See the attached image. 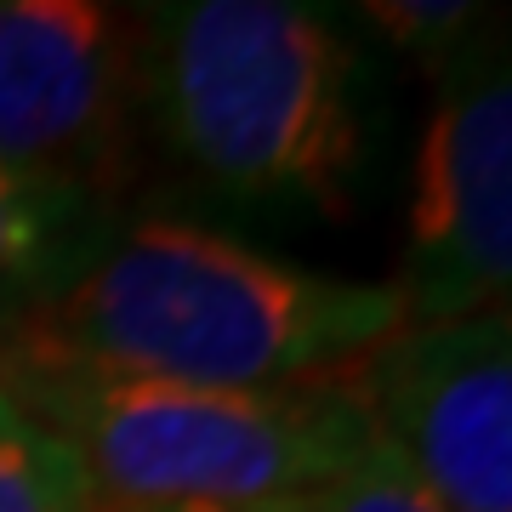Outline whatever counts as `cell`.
<instances>
[{
    "label": "cell",
    "mask_w": 512,
    "mask_h": 512,
    "mask_svg": "<svg viewBox=\"0 0 512 512\" xmlns=\"http://www.w3.org/2000/svg\"><path fill=\"white\" fill-rule=\"evenodd\" d=\"M404 325L393 279H342L217 228L148 217L0 325V365H52L228 393L342 382Z\"/></svg>",
    "instance_id": "1"
},
{
    "label": "cell",
    "mask_w": 512,
    "mask_h": 512,
    "mask_svg": "<svg viewBox=\"0 0 512 512\" xmlns=\"http://www.w3.org/2000/svg\"><path fill=\"white\" fill-rule=\"evenodd\" d=\"M154 109L205 183L342 211L365 165L359 63L342 23L296 0H194L148 23Z\"/></svg>",
    "instance_id": "2"
},
{
    "label": "cell",
    "mask_w": 512,
    "mask_h": 512,
    "mask_svg": "<svg viewBox=\"0 0 512 512\" xmlns=\"http://www.w3.org/2000/svg\"><path fill=\"white\" fill-rule=\"evenodd\" d=\"M348 376L285 393H228L0 365V393L74 450L97 490V512H245L325 484L376 444Z\"/></svg>",
    "instance_id": "3"
},
{
    "label": "cell",
    "mask_w": 512,
    "mask_h": 512,
    "mask_svg": "<svg viewBox=\"0 0 512 512\" xmlns=\"http://www.w3.org/2000/svg\"><path fill=\"white\" fill-rule=\"evenodd\" d=\"M416 143L404 217V325L507 308L512 279V74L501 52L461 46Z\"/></svg>",
    "instance_id": "4"
},
{
    "label": "cell",
    "mask_w": 512,
    "mask_h": 512,
    "mask_svg": "<svg viewBox=\"0 0 512 512\" xmlns=\"http://www.w3.org/2000/svg\"><path fill=\"white\" fill-rule=\"evenodd\" d=\"M370 439L444 512H512V330L507 308L399 325L353 365Z\"/></svg>",
    "instance_id": "5"
},
{
    "label": "cell",
    "mask_w": 512,
    "mask_h": 512,
    "mask_svg": "<svg viewBox=\"0 0 512 512\" xmlns=\"http://www.w3.org/2000/svg\"><path fill=\"white\" fill-rule=\"evenodd\" d=\"M131 18L97 0H0V160L109 200L131 148Z\"/></svg>",
    "instance_id": "6"
},
{
    "label": "cell",
    "mask_w": 512,
    "mask_h": 512,
    "mask_svg": "<svg viewBox=\"0 0 512 512\" xmlns=\"http://www.w3.org/2000/svg\"><path fill=\"white\" fill-rule=\"evenodd\" d=\"M103 239V200L0 160V325L63 291Z\"/></svg>",
    "instance_id": "7"
},
{
    "label": "cell",
    "mask_w": 512,
    "mask_h": 512,
    "mask_svg": "<svg viewBox=\"0 0 512 512\" xmlns=\"http://www.w3.org/2000/svg\"><path fill=\"white\" fill-rule=\"evenodd\" d=\"M0 512H97L86 467L0 393Z\"/></svg>",
    "instance_id": "8"
},
{
    "label": "cell",
    "mask_w": 512,
    "mask_h": 512,
    "mask_svg": "<svg viewBox=\"0 0 512 512\" xmlns=\"http://www.w3.org/2000/svg\"><path fill=\"white\" fill-rule=\"evenodd\" d=\"M262 512H444V507L387 456L382 444H370L365 456L342 467L336 478L291 495V501H274Z\"/></svg>",
    "instance_id": "9"
},
{
    "label": "cell",
    "mask_w": 512,
    "mask_h": 512,
    "mask_svg": "<svg viewBox=\"0 0 512 512\" xmlns=\"http://www.w3.org/2000/svg\"><path fill=\"white\" fill-rule=\"evenodd\" d=\"M376 29L410 46V52L433 57V63H450V57L478 35V6H456V0H399V6H387V0H370L359 6Z\"/></svg>",
    "instance_id": "10"
},
{
    "label": "cell",
    "mask_w": 512,
    "mask_h": 512,
    "mask_svg": "<svg viewBox=\"0 0 512 512\" xmlns=\"http://www.w3.org/2000/svg\"><path fill=\"white\" fill-rule=\"evenodd\" d=\"M143 512H217V507H143ZM245 512H262V507H245Z\"/></svg>",
    "instance_id": "11"
}]
</instances>
